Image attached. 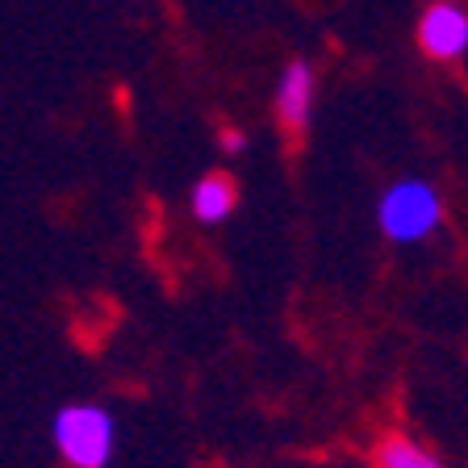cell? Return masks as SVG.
Returning a JSON list of instances; mask_svg holds the SVG:
<instances>
[{"mask_svg":"<svg viewBox=\"0 0 468 468\" xmlns=\"http://www.w3.org/2000/svg\"><path fill=\"white\" fill-rule=\"evenodd\" d=\"M222 146H226V151H230V155H234V151H243V146H247V138H243V134H234V130H226Z\"/></svg>","mask_w":468,"mask_h":468,"instance_id":"cell-7","label":"cell"},{"mask_svg":"<svg viewBox=\"0 0 468 468\" xmlns=\"http://www.w3.org/2000/svg\"><path fill=\"white\" fill-rule=\"evenodd\" d=\"M55 448L71 468H105L117 448V422L105 406L71 401L55 414Z\"/></svg>","mask_w":468,"mask_h":468,"instance_id":"cell-1","label":"cell"},{"mask_svg":"<svg viewBox=\"0 0 468 468\" xmlns=\"http://www.w3.org/2000/svg\"><path fill=\"white\" fill-rule=\"evenodd\" d=\"M188 205H193V218L201 226H218L234 214V205H239V185H234L226 172H205L193 185Z\"/></svg>","mask_w":468,"mask_h":468,"instance_id":"cell-5","label":"cell"},{"mask_svg":"<svg viewBox=\"0 0 468 468\" xmlns=\"http://www.w3.org/2000/svg\"><path fill=\"white\" fill-rule=\"evenodd\" d=\"M377 468H448L431 448H422L419 439L406 435H385L377 443Z\"/></svg>","mask_w":468,"mask_h":468,"instance_id":"cell-6","label":"cell"},{"mask_svg":"<svg viewBox=\"0 0 468 468\" xmlns=\"http://www.w3.org/2000/svg\"><path fill=\"white\" fill-rule=\"evenodd\" d=\"M419 47L439 63H456L468 55V13L456 0H435L419 17Z\"/></svg>","mask_w":468,"mask_h":468,"instance_id":"cell-3","label":"cell"},{"mask_svg":"<svg viewBox=\"0 0 468 468\" xmlns=\"http://www.w3.org/2000/svg\"><path fill=\"white\" fill-rule=\"evenodd\" d=\"M377 222L393 243H419L443 222V197L431 180H398L380 193Z\"/></svg>","mask_w":468,"mask_h":468,"instance_id":"cell-2","label":"cell"},{"mask_svg":"<svg viewBox=\"0 0 468 468\" xmlns=\"http://www.w3.org/2000/svg\"><path fill=\"white\" fill-rule=\"evenodd\" d=\"M314 101H318V71L305 63V58H292L289 68L281 71L272 92L276 105V122H281L289 134H302L314 122Z\"/></svg>","mask_w":468,"mask_h":468,"instance_id":"cell-4","label":"cell"}]
</instances>
